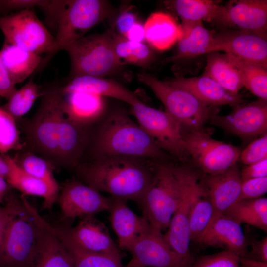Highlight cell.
<instances>
[{
    "instance_id": "3957f363",
    "label": "cell",
    "mask_w": 267,
    "mask_h": 267,
    "mask_svg": "<svg viewBox=\"0 0 267 267\" xmlns=\"http://www.w3.org/2000/svg\"><path fill=\"white\" fill-rule=\"evenodd\" d=\"M92 141L94 158L125 156L160 163H174L146 132L123 109L112 110L103 119Z\"/></svg>"
},
{
    "instance_id": "7dc6e473",
    "label": "cell",
    "mask_w": 267,
    "mask_h": 267,
    "mask_svg": "<svg viewBox=\"0 0 267 267\" xmlns=\"http://www.w3.org/2000/svg\"><path fill=\"white\" fill-rule=\"evenodd\" d=\"M16 90L0 57V97L8 100Z\"/></svg>"
},
{
    "instance_id": "9a60e30c",
    "label": "cell",
    "mask_w": 267,
    "mask_h": 267,
    "mask_svg": "<svg viewBox=\"0 0 267 267\" xmlns=\"http://www.w3.org/2000/svg\"><path fill=\"white\" fill-rule=\"evenodd\" d=\"M219 51L267 68V39L250 32L239 29L215 33L206 54Z\"/></svg>"
},
{
    "instance_id": "5bb4252c",
    "label": "cell",
    "mask_w": 267,
    "mask_h": 267,
    "mask_svg": "<svg viewBox=\"0 0 267 267\" xmlns=\"http://www.w3.org/2000/svg\"><path fill=\"white\" fill-rule=\"evenodd\" d=\"M113 199L112 197L104 196L80 180L72 179L63 185L58 201L63 217L74 219L109 211Z\"/></svg>"
},
{
    "instance_id": "4316f807",
    "label": "cell",
    "mask_w": 267,
    "mask_h": 267,
    "mask_svg": "<svg viewBox=\"0 0 267 267\" xmlns=\"http://www.w3.org/2000/svg\"><path fill=\"white\" fill-rule=\"evenodd\" d=\"M6 161L9 172L6 180L9 185L23 195H33L44 199L43 207L51 209L58 197L59 187L34 177L24 171L14 158L6 154H1Z\"/></svg>"
},
{
    "instance_id": "4fadbf2b",
    "label": "cell",
    "mask_w": 267,
    "mask_h": 267,
    "mask_svg": "<svg viewBox=\"0 0 267 267\" xmlns=\"http://www.w3.org/2000/svg\"><path fill=\"white\" fill-rule=\"evenodd\" d=\"M233 108L227 115H213L208 122L245 139L267 133V100L258 99Z\"/></svg>"
},
{
    "instance_id": "603a6c76",
    "label": "cell",
    "mask_w": 267,
    "mask_h": 267,
    "mask_svg": "<svg viewBox=\"0 0 267 267\" xmlns=\"http://www.w3.org/2000/svg\"><path fill=\"white\" fill-rule=\"evenodd\" d=\"M225 7L232 27L267 39V0H233Z\"/></svg>"
},
{
    "instance_id": "bcb514c9",
    "label": "cell",
    "mask_w": 267,
    "mask_h": 267,
    "mask_svg": "<svg viewBox=\"0 0 267 267\" xmlns=\"http://www.w3.org/2000/svg\"><path fill=\"white\" fill-rule=\"evenodd\" d=\"M137 22V16L135 13L130 10L123 11L119 14L115 22L118 34L124 37Z\"/></svg>"
},
{
    "instance_id": "52a82bcc",
    "label": "cell",
    "mask_w": 267,
    "mask_h": 267,
    "mask_svg": "<svg viewBox=\"0 0 267 267\" xmlns=\"http://www.w3.org/2000/svg\"><path fill=\"white\" fill-rule=\"evenodd\" d=\"M139 82L153 91L165 110L181 127L182 131L204 128L210 117L218 114L217 107L206 105L186 90L170 85L154 76L140 73Z\"/></svg>"
},
{
    "instance_id": "7a4b0ae2",
    "label": "cell",
    "mask_w": 267,
    "mask_h": 267,
    "mask_svg": "<svg viewBox=\"0 0 267 267\" xmlns=\"http://www.w3.org/2000/svg\"><path fill=\"white\" fill-rule=\"evenodd\" d=\"M125 156L94 158L76 168L81 181L111 197L139 203L152 180L156 163Z\"/></svg>"
},
{
    "instance_id": "5b68a950",
    "label": "cell",
    "mask_w": 267,
    "mask_h": 267,
    "mask_svg": "<svg viewBox=\"0 0 267 267\" xmlns=\"http://www.w3.org/2000/svg\"><path fill=\"white\" fill-rule=\"evenodd\" d=\"M63 50L70 57V79L82 76L103 78L117 74L123 67L114 50L111 30L85 35Z\"/></svg>"
},
{
    "instance_id": "d4e9b609",
    "label": "cell",
    "mask_w": 267,
    "mask_h": 267,
    "mask_svg": "<svg viewBox=\"0 0 267 267\" xmlns=\"http://www.w3.org/2000/svg\"><path fill=\"white\" fill-rule=\"evenodd\" d=\"M182 21H205L231 27L225 6L211 0H172L164 1Z\"/></svg>"
},
{
    "instance_id": "836d02e7",
    "label": "cell",
    "mask_w": 267,
    "mask_h": 267,
    "mask_svg": "<svg viewBox=\"0 0 267 267\" xmlns=\"http://www.w3.org/2000/svg\"><path fill=\"white\" fill-rule=\"evenodd\" d=\"M241 224L245 223L267 231V198L236 201L223 214Z\"/></svg>"
},
{
    "instance_id": "44dd1931",
    "label": "cell",
    "mask_w": 267,
    "mask_h": 267,
    "mask_svg": "<svg viewBox=\"0 0 267 267\" xmlns=\"http://www.w3.org/2000/svg\"><path fill=\"white\" fill-rule=\"evenodd\" d=\"M165 81L187 90L208 106L218 107L229 105L234 108L244 102L241 94L226 90L211 78L203 75L190 78L177 77Z\"/></svg>"
},
{
    "instance_id": "8fae6325",
    "label": "cell",
    "mask_w": 267,
    "mask_h": 267,
    "mask_svg": "<svg viewBox=\"0 0 267 267\" xmlns=\"http://www.w3.org/2000/svg\"><path fill=\"white\" fill-rule=\"evenodd\" d=\"M131 106V113L160 148L181 163L190 162L182 129L171 116L139 99Z\"/></svg>"
},
{
    "instance_id": "7c38bea8",
    "label": "cell",
    "mask_w": 267,
    "mask_h": 267,
    "mask_svg": "<svg viewBox=\"0 0 267 267\" xmlns=\"http://www.w3.org/2000/svg\"><path fill=\"white\" fill-rule=\"evenodd\" d=\"M0 29L4 43L39 55L46 53V57L53 50L54 36L31 9L0 16Z\"/></svg>"
},
{
    "instance_id": "681fc988",
    "label": "cell",
    "mask_w": 267,
    "mask_h": 267,
    "mask_svg": "<svg viewBox=\"0 0 267 267\" xmlns=\"http://www.w3.org/2000/svg\"><path fill=\"white\" fill-rule=\"evenodd\" d=\"M124 37L132 42L144 43L145 41L144 25L137 21L126 33Z\"/></svg>"
},
{
    "instance_id": "11a10c76",
    "label": "cell",
    "mask_w": 267,
    "mask_h": 267,
    "mask_svg": "<svg viewBox=\"0 0 267 267\" xmlns=\"http://www.w3.org/2000/svg\"><path fill=\"white\" fill-rule=\"evenodd\" d=\"M240 267H244L240 266Z\"/></svg>"
},
{
    "instance_id": "484cf974",
    "label": "cell",
    "mask_w": 267,
    "mask_h": 267,
    "mask_svg": "<svg viewBox=\"0 0 267 267\" xmlns=\"http://www.w3.org/2000/svg\"><path fill=\"white\" fill-rule=\"evenodd\" d=\"M61 94L64 114L79 125L89 127L105 112L106 105L103 97L84 92L61 91Z\"/></svg>"
},
{
    "instance_id": "277c9868",
    "label": "cell",
    "mask_w": 267,
    "mask_h": 267,
    "mask_svg": "<svg viewBox=\"0 0 267 267\" xmlns=\"http://www.w3.org/2000/svg\"><path fill=\"white\" fill-rule=\"evenodd\" d=\"M43 10L56 25L57 32L53 50L43 58L40 68L58 51L113 13L109 2L104 0H49Z\"/></svg>"
},
{
    "instance_id": "83f0119b",
    "label": "cell",
    "mask_w": 267,
    "mask_h": 267,
    "mask_svg": "<svg viewBox=\"0 0 267 267\" xmlns=\"http://www.w3.org/2000/svg\"><path fill=\"white\" fill-rule=\"evenodd\" d=\"M63 93L84 92L103 97H110L131 105L139 100L136 94L119 82L111 79L90 76H82L71 79L63 87Z\"/></svg>"
},
{
    "instance_id": "2e32d148",
    "label": "cell",
    "mask_w": 267,
    "mask_h": 267,
    "mask_svg": "<svg viewBox=\"0 0 267 267\" xmlns=\"http://www.w3.org/2000/svg\"><path fill=\"white\" fill-rule=\"evenodd\" d=\"M128 251L132 257L126 267H188L168 246L162 233L151 230Z\"/></svg>"
},
{
    "instance_id": "db71d44e",
    "label": "cell",
    "mask_w": 267,
    "mask_h": 267,
    "mask_svg": "<svg viewBox=\"0 0 267 267\" xmlns=\"http://www.w3.org/2000/svg\"><path fill=\"white\" fill-rule=\"evenodd\" d=\"M4 0H0V11L3 10Z\"/></svg>"
},
{
    "instance_id": "e0dca14e",
    "label": "cell",
    "mask_w": 267,
    "mask_h": 267,
    "mask_svg": "<svg viewBox=\"0 0 267 267\" xmlns=\"http://www.w3.org/2000/svg\"><path fill=\"white\" fill-rule=\"evenodd\" d=\"M202 174L201 184L211 200L213 208L210 223L218 217L223 214L237 201L242 181L240 170L237 164L220 174Z\"/></svg>"
},
{
    "instance_id": "4dcf8cb0",
    "label": "cell",
    "mask_w": 267,
    "mask_h": 267,
    "mask_svg": "<svg viewBox=\"0 0 267 267\" xmlns=\"http://www.w3.org/2000/svg\"><path fill=\"white\" fill-rule=\"evenodd\" d=\"M206 55L203 75L215 81L226 90L235 94L244 87L239 71L226 54L213 52Z\"/></svg>"
},
{
    "instance_id": "ee69618b",
    "label": "cell",
    "mask_w": 267,
    "mask_h": 267,
    "mask_svg": "<svg viewBox=\"0 0 267 267\" xmlns=\"http://www.w3.org/2000/svg\"><path fill=\"white\" fill-rule=\"evenodd\" d=\"M242 181L267 177V158L247 165L240 171Z\"/></svg>"
},
{
    "instance_id": "9c48e42d",
    "label": "cell",
    "mask_w": 267,
    "mask_h": 267,
    "mask_svg": "<svg viewBox=\"0 0 267 267\" xmlns=\"http://www.w3.org/2000/svg\"><path fill=\"white\" fill-rule=\"evenodd\" d=\"M172 170L181 188V198L170 222L167 232L163 235L170 248L187 266L194 262L190 252L191 241L189 230V217L194 185L201 172L188 163L172 164Z\"/></svg>"
},
{
    "instance_id": "60d3db41",
    "label": "cell",
    "mask_w": 267,
    "mask_h": 267,
    "mask_svg": "<svg viewBox=\"0 0 267 267\" xmlns=\"http://www.w3.org/2000/svg\"><path fill=\"white\" fill-rule=\"evenodd\" d=\"M267 158V134H265L252 141L241 151L239 158L242 163L249 165Z\"/></svg>"
},
{
    "instance_id": "ba28073f",
    "label": "cell",
    "mask_w": 267,
    "mask_h": 267,
    "mask_svg": "<svg viewBox=\"0 0 267 267\" xmlns=\"http://www.w3.org/2000/svg\"><path fill=\"white\" fill-rule=\"evenodd\" d=\"M172 163H156L151 183L138 204L151 230L156 232L168 228L181 198L180 185Z\"/></svg>"
},
{
    "instance_id": "74e56055",
    "label": "cell",
    "mask_w": 267,
    "mask_h": 267,
    "mask_svg": "<svg viewBox=\"0 0 267 267\" xmlns=\"http://www.w3.org/2000/svg\"><path fill=\"white\" fill-rule=\"evenodd\" d=\"M14 159L27 174L58 187L51 166L45 160L30 153L24 154L18 160Z\"/></svg>"
},
{
    "instance_id": "7bdbcfd3",
    "label": "cell",
    "mask_w": 267,
    "mask_h": 267,
    "mask_svg": "<svg viewBox=\"0 0 267 267\" xmlns=\"http://www.w3.org/2000/svg\"><path fill=\"white\" fill-rule=\"evenodd\" d=\"M5 200V205L0 206V254L6 224L12 215L22 203V200H19L13 195H7Z\"/></svg>"
},
{
    "instance_id": "f1b7e54d",
    "label": "cell",
    "mask_w": 267,
    "mask_h": 267,
    "mask_svg": "<svg viewBox=\"0 0 267 267\" xmlns=\"http://www.w3.org/2000/svg\"><path fill=\"white\" fill-rule=\"evenodd\" d=\"M145 41L159 51L170 49L177 43L180 27L171 14L158 11L151 14L144 24Z\"/></svg>"
},
{
    "instance_id": "d6a6232c",
    "label": "cell",
    "mask_w": 267,
    "mask_h": 267,
    "mask_svg": "<svg viewBox=\"0 0 267 267\" xmlns=\"http://www.w3.org/2000/svg\"><path fill=\"white\" fill-rule=\"evenodd\" d=\"M201 177V175L195 182L192 192L189 217L191 241H197L209 225L213 214L212 204L202 185Z\"/></svg>"
},
{
    "instance_id": "ac0fdd59",
    "label": "cell",
    "mask_w": 267,
    "mask_h": 267,
    "mask_svg": "<svg viewBox=\"0 0 267 267\" xmlns=\"http://www.w3.org/2000/svg\"><path fill=\"white\" fill-rule=\"evenodd\" d=\"M62 228L74 243L84 250L121 257L107 228L94 216L82 219L75 227Z\"/></svg>"
},
{
    "instance_id": "c3c4849f",
    "label": "cell",
    "mask_w": 267,
    "mask_h": 267,
    "mask_svg": "<svg viewBox=\"0 0 267 267\" xmlns=\"http://www.w3.org/2000/svg\"><path fill=\"white\" fill-rule=\"evenodd\" d=\"M252 257H248L267 263V237L252 244Z\"/></svg>"
},
{
    "instance_id": "f6af8a7d",
    "label": "cell",
    "mask_w": 267,
    "mask_h": 267,
    "mask_svg": "<svg viewBox=\"0 0 267 267\" xmlns=\"http://www.w3.org/2000/svg\"><path fill=\"white\" fill-rule=\"evenodd\" d=\"M46 0H4L3 10L18 11L30 9L34 7L43 8L47 3Z\"/></svg>"
},
{
    "instance_id": "b9f144b4",
    "label": "cell",
    "mask_w": 267,
    "mask_h": 267,
    "mask_svg": "<svg viewBox=\"0 0 267 267\" xmlns=\"http://www.w3.org/2000/svg\"><path fill=\"white\" fill-rule=\"evenodd\" d=\"M267 192V177L246 180L242 182L237 201L259 198Z\"/></svg>"
},
{
    "instance_id": "f546056e",
    "label": "cell",
    "mask_w": 267,
    "mask_h": 267,
    "mask_svg": "<svg viewBox=\"0 0 267 267\" xmlns=\"http://www.w3.org/2000/svg\"><path fill=\"white\" fill-rule=\"evenodd\" d=\"M0 57L12 83L23 82L41 65L43 58L39 55L4 43Z\"/></svg>"
},
{
    "instance_id": "f35d334b",
    "label": "cell",
    "mask_w": 267,
    "mask_h": 267,
    "mask_svg": "<svg viewBox=\"0 0 267 267\" xmlns=\"http://www.w3.org/2000/svg\"><path fill=\"white\" fill-rule=\"evenodd\" d=\"M15 120L3 106H0V153L1 154H6L21 146L19 132Z\"/></svg>"
},
{
    "instance_id": "8992f818",
    "label": "cell",
    "mask_w": 267,
    "mask_h": 267,
    "mask_svg": "<svg viewBox=\"0 0 267 267\" xmlns=\"http://www.w3.org/2000/svg\"><path fill=\"white\" fill-rule=\"evenodd\" d=\"M4 231L0 267H32L39 246L40 225L23 195Z\"/></svg>"
},
{
    "instance_id": "30bf717a",
    "label": "cell",
    "mask_w": 267,
    "mask_h": 267,
    "mask_svg": "<svg viewBox=\"0 0 267 267\" xmlns=\"http://www.w3.org/2000/svg\"><path fill=\"white\" fill-rule=\"evenodd\" d=\"M182 135L190 162L202 173H222L239 161V147L213 139L204 128L182 131Z\"/></svg>"
},
{
    "instance_id": "f907efd6",
    "label": "cell",
    "mask_w": 267,
    "mask_h": 267,
    "mask_svg": "<svg viewBox=\"0 0 267 267\" xmlns=\"http://www.w3.org/2000/svg\"><path fill=\"white\" fill-rule=\"evenodd\" d=\"M239 263L244 267H267V263L248 257H240Z\"/></svg>"
},
{
    "instance_id": "ab89813d",
    "label": "cell",
    "mask_w": 267,
    "mask_h": 267,
    "mask_svg": "<svg viewBox=\"0 0 267 267\" xmlns=\"http://www.w3.org/2000/svg\"><path fill=\"white\" fill-rule=\"evenodd\" d=\"M240 257L228 250L204 256L194 261L191 267H240Z\"/></svg>"
},
{
    "instance_id": "e575fe53",
    "label": "cell",
    "mask_w": 267,
    "mask_h": 267,
    "mask_svg": "<svg viewBox=\"0 0 267 267\" xmlns=\"http://www.w3.org/2000/svg\"><path fill=\"white\" fill-rule=\"evenodd\" d=\"M114 50L120 63L133 64L142 68L149 67L154 59L150 47L144 43L128 40L111 30Z\"/></svg>"
},
{
    "instance_id": "d590c367",
    "label": "cell",
    "mask_w": 267,
    "mask_h": 267,
    "mask_svg": "<svg viewBox=\"0 0 267 267\" xmlns=\"http://www.w3.org/2000/svg\"><path fill=\"white\" fill-rule=\"evenodd\" d=\"M226 54L239 71L244 87L258 99L267 100V68Z\"/></svg>"
},
{
    "instance_id": "816d5d0a",
    "label": "cell",
    "mask_w": 267,
    "mask_h": 267,
    "mask_svg": "<svg viewBox=\"0 0 267 267\" xmlns=\"http://www.w3.org/2000/svg\"><path fill=\"white\" fill-rule=\"evenodd\" d=\"M9 186L7 180L0 176V203L5 199L8 192Z\"/></svg>"
},
{
    "instance_id": "d6986e66",
    "label": "cell",
    "mask_w": 267,
    "mask_h": 267,
    "mask_svg": "<svg viewBox=\"0 0 267 267\" xmlns=\"http://www.w3.org/2000/svg\"><path fill=\"white\" fill-rule=\"evenodd\" d=\"M126 201L113 198L109 212L110 222L118 238V248L128 251L137 240L149 232L151 228L148 220L132 211Z\"/></svg>"
},
{
    "instance_id": "f5cc1de1",
    "label": "cell",
    "mask_w": 267,
    "mask_h": 267,
    "mask_svg": "<svg viewBox=\"0 0 267 267\" xmlns=\"http://www.w3.org/2000/svg\"><path fill=\"white\" fill-rule=\"evenodd\" d=\"M9 172V168L6 161L2 155L0 156V176L6 180Z\"/></svg>"
},
{
    "instance_id": "ffe728a7",
    "label": "cell",
    "mask_w": 267,
    "mask_h": 267,
    "mask_svg": "<svg viewBox=\"0 0 267 267\" xmlns=\"http://www.w3.org/2000/svg\"><path fill=\"white\" fill-rule=\"evenodd\" d=\"M197 242L206 246L223 248L240 257L246 254L247 241L241 224L224 214L210 223Z\"/></svg>"
},
{
    "instance_id": "cb8c5ba5",
    "label": "cell",
    "mask_w": 267,
    "mask_h": 267,
    "mask_svg": "<svg viewBox=\"0 0 267 267\" xmlns=\"http://www.w3.org/2000/svg\"><path fill=\"white\" fill-rule=\"evenodd\" d=\"M180 37L175 53L162 61L163 64L206 54L215 32L205 28L202 21H182Z\"/></svg>"
},
{
    "instance_id": "1f68e13d",
    "label": "cell",
    "mask_w": 267,
    "mask_h": 267,
    "mask_svg": "<svg viewBox=\"0 0 267 267\" xmlns=\"http://www.w3.org/2000/svg\"><path fill=\"white\" fill-rule=\"evenodd\" d=\"M47 225L70 254L75 267H123L121 257L84 250L74 243L62 227L53 226L48 223Z\"/></svg>"
},
{
    "instance_id": "6da1fadb",
    "label": "cell",
    "mask_w": 267,
    "mask_h": 267,
    "mask_svg": "<svg viewBox=\"0 0 267 267\" xmlns=\"http://www.w3.org/2000/svg\"><path fill=\"white\" fill-rule=\"evenodd\" d=\"M42 95L37 112L27 127L29 144L51 163L76 169L89 142V127L79 125L65 115L61 88Z\"/></svg>"
},
{
    "instance_id": "7402d4cb",
    "label": "cell",
    "mask_w": 267,
    "mask_h": 267,
    "mask_svg": "<svg viewBox=\"0 0 267 267\" xmlns=\"http://www.w3.org/2000/svg\"><path fill=\"white\" fill-rule=\"evenodd\" d=\"M29 208L40 225L38 249L32 267H75L70 254L47 222L32 205Z\"/></svg>"
},
{
    "instance_id": "8d00e7d4",
    "label": "cell",
    "mask_w": 267,
    "mask_h": 267,
    "mask_svg": "<svg viewBox=\"0 0 267 267\" xmlns=\"http://www.w3.org/2000/svg\"><path fill=\"white\" fill-rule=\"evenodd\" d=\"M41 95L42 94L39 86L31 78L22 88L17 89L2 106L16 119L26 114Z\"/></svg>"
}]
</instances>
